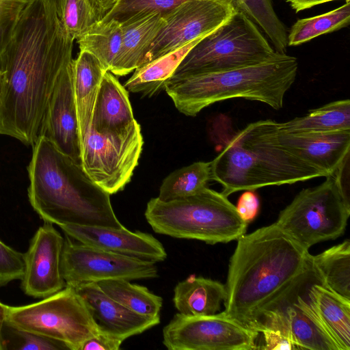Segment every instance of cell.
Returning <instances> with one entry per match:
<instances>
[{"label":"cell","mask_w":350,"mask_h":350,"mask_svg":"<svg viewBox=\"0 0 350 350\" xmlns=\"http://www.w3.org/2000/svg\"><path fill=\"white\" fill-rule=\"evenodd\" d=\"M74 40L55 0H31L0 55V135L33 146L62 71L73 61Z\"/></svg>","instance_id":"obj_1"},{"label":"cell","mask_w":350,"mask_h":350,"mask_svg":"<svg viewBox=\"0 0 350 350\" xmlns=\"http://www.w3.org/2000/svg\"><path fill=\"white\" fill-rule=\"evenodd\" d=\"M311 264L308 250L275 223L242 235L230 259L224 312L257 332L264 308Z\"/></svg>","instance_id":"obj_2"},{"label":"cell","mask_w":350,"mask_h":350,"mask_svg":"<svg viewBox=\"0 0 350 350\" xmlns=\"http://www.w3.org/2000/svg\"><path fill=\"white\" fill-rule=\"evenodd\" d=\"M27 167L29 202L44 221L62 225L124 226L113 209L110 195L53 144L39 136Z\"/></svg>","instance_id":"obj_3"},{"label":"cell","mask_w":350,"mask_h":350,"mask_svg":"<svg viewBox=\"0 0 350 350\" xmlns=\"http://www.w3.org/2000/svg\"><path fill=\"white\" fill-rule=\"evenodd\" d=\"M296 57L278 54L266 62L226 71L170 79L164 90L176 108L187 116L231 98L258 101L280 109L295 81Z\"/></svg>","instance_id":"obj_4"},{"label":"cell","mask_w":350,"mask_h":350,"mask_svg":"<svg viewBox=\"0 0 350 350\" xmlns=\"http://www.w3.org/2000/svg\"><path fill=\"white\" fill-rule=\"evenodd\" d=\"M144 215L156 233L211 245L237 240L245 234L248 225L227 196L207 187L171 201L151 198Z\"/></svg>","instance_id":"obj_5"},{"label":"cell","mask_w":350,"mask_h":350,"mask_svg":"<svg viewBox=\"0 0 350 350\" xmlns=\"http://www.w3.org/2000/svg\"><path fill=\"white\" fill-rule=\"evenodd\" d=\"M278 53L259 27L237 10L191 48L170 79L254 65L272 59Z\"/></svg>","instance_id":"obj_6"},{"label":"cell","mask_w":350,"mask_h":350,"mask_svg":"<svg viewBox=\"0 0 350 350\" xmlns=\"http://www.w3.org/2000/svg\"><path fill=\"white\" fill-rule=\"evenodd\" d=\"M5 325L30 332L81 350L100 329L83 299L70 285L28 305L9 306Z\"/></svg>","instance_id":"obj_7"},{"label":"cell","mask_w":350,"mask_h":350,"mask_svg":"<svg viewBox=\"0 0 350 350\" xmlns=\"http://www.w3.org/2000/svg\"><path fill=\"white\" fill-rule=\"evenodd\" d=\"M350 203L345 199L335 176L302 189L279 214L275 224L304 249L335 239L345 230Z\"/></svg>","instance_id":"obj_8"},{"label":"cell","mask_w":350,"mask_h":350,"mask_svg":"<svg viewBox=\"0 0 350 350\" xmlns=\"http://www.w3.org/2000/svg\"><path fill=\"white\" fill-rule=\"evenodd\" d=\"M322 280L312 262L262 310L256 331L278 329L290 334L297 349L340 350L310 304L308 290Z\"/></svg>","instance_id":"obj_9"},{"label":"cell","mask_w":350,"mask_h":350,"mask_svg":"<svg viewBox=\"0 0 350 350\" xmlns=\"http://www.w3.org/2000/svg\"><path fill=\"white\" fill-rule=\"evenodd\" d=\"M143 144L137 122L119 131L98 133L90 128L81 142V165L95 184L115 194L130 182Z\"/></svg>","instance_id":"obj_10"},{"label":"cell","mask_w":350,"mask_h":350,"mask_svg":"<svg viewBox=\"0 0 350 350\" xmlns=\"http://www.w3.org/2000/svg\"><path fill=\"white\" fill-rule=\"evenodd\" d=\"M259 333L224 312L210 315L174 314L163 329V344L169 350H252Z\"/></svg>","instance_id":"obj_11"},{"label":"cell","mask_w":350,"mask_h":350,"mask_svg":"<svg viewBox=\"0 0 350 350\" xmlns=\"http://www.w3.org/2000/svg\"><path fill=\"white\" fill-rule=\"evenodd\" d=\"M66 234L61 270L66 284L158 277L155 263L86 245Z\"/></svg>","instance_id":"obj_12"},{"label":"cell","mask_w":350,"mask_h":350,"mask_svg":"<svg viewBox=\"0 0 350 350\" xmlns=\"http://www.w3.org/2000/svg\"><path fill=\"white\" fill-rule=\"evenodd\" d=\"M237 10L232 3L220 0L186 1L163 17L164 23L150 45L142 65L209 33Z\"/></svg>","instance_id":"obj_13"},{"label":"cell","mask_w":350,"mask_h":350,"mask_svg":"<svg viewBox=\"0 0 350 350\" xmlns=\"http://www.w3.org/2000/svg\"><path fill=\"white\" fill-rule=\"evenodd\" d=\"M64 242L51 223L44 222L37 230L24 254L21 288L26 295L44 298L66 286L61 270Z\"/></svg>","instance_id":"obj_14"},{"label":"cell","mask_w":350,"mask_h":350,"mask_svg":"<svg viewBox=\"0 0 350 350\" xmlns=\"http://www.w3.org/2000/svg\"><path fill=\"white\" fill-rule=\"evenodd\" d=\"M72 62L62 71L55 83L38 137H44L59 151L81 165V142L73 90Z\"/></svg>","instance_id":"obj_15"},{"label":"cell","mask_w":350,"mask_h":350,"mask_svg":"<svg viewBox=\"0 0 350 350\" xmlns=\"http://www.w3.org/2000/svg\"><path fill=\"white\" fill-rule=\"evenodd\" d=\"M71 239L93 247L154 263L162 262L167 252L152 234L141 231L100 226L62 225L59 226Z\"/></svg>","instance_id":"obj_16"},{"label":"cell","mask_w":350,"mask_h":350,"mask_svg":"<svg viewBox=\"0 0 350 350\" xmlns=\"http://www.w3.org/2000/svg\"><path fill=\"white\" fill-rule=\"evenodd\" d=\"M87 304L100 331L122 340L140 334L160 323V317L137 314L109 297L94 282L68 284Z\"/></svg>","instance_id":"obj_17"},{"label":"cell","mask_w":350,"mask_h":350,"mask_svg":"<svg viewBox=\"0 0 350 350\" xmlns=\"http://www.w3.org/2000/svg\"><path fill=\"white\" fill-rule=\"evenodd\" d=\"M278 139L286 150L327 176L332 175L350 154V129L301 135L279 131Z\"/></svg>","instance_id":"obj_18"},{"label":"cell","mask_w":350,"mask_h":350,"mask_svg":"<svg viewBox=\"0 0 350 350\" xmlns=\"http://www.w3.org/2000/svg\"><path fill=\"white\" fill-rule=\"evenodd\" d=\"M135 122L127 90L107 71L98 89L90 128L98 133L119 131Z\"/></svg>","instance_id":"obj_19"},{"label":"cell","mask_w":350,"mask_h":350,"mask_svg":"<svg viewBox=\"0 0 350 350\" xmlns=\"http://www.w3.org/2000/svg\"><path fill=\"white\" fill-rule=\"evenodd\" d=\"M163 23V18L159 14H154L121 25V45L109 71L122 77L141 66L150 45Z\"/></svg>","instance_id":"obj_20"},{"label":"cell","mask_w":350,"mask_h":350,"mask_svg":"<svg viewBox=\"0 0 350 350\" xmlns=\"http://www.w3.org/2000/svg\"><path fill=\"white\" fill-rule=\"evenodd\" d=\"M107 69L92 53L80 51L72 62V83L81 142L91 126L92 116L102 79Z\"/></svg>","instance_id":"obj_21"},{"label":"cell","mask_w":350,"mask_h":350,"mask_svg":"<svg viewBox=\"0 0 350 350\" xmlns=\"http://www.w3.org/2000/svg\"><path fill=\"white\" fill-rule=\"evenodd\" d=\"M226 297L225 284L191 275L174 287L173 303L178 313L182 314L210 315L220 310Z\"/></svg>","instance_id":"obj_22"},{"label":"cell","mask_w":350,"mask_h":350,"mask_svg":"<svg viewBox=\"0 0 350 350\" xmlns=\"http://www.w3.org/2000/svg\"><path fill=\"white\" fill-rule=\"evenodd\" d=\"M311 306L340 350H350V299L321 284L308 290Z\"/></svg>","instance_id":"obj_23"},{"label":"cell","mask_w":350,"mask_h":350,"mask_svg":"<svg viewBox=\"0 0 350 350\" xmlns=\"http://www.w3.org/2000/svg\"><path fill=\"white\" fill-rule=\"evenodd\" d=\"M350 129V100L332 101L321 107L310 110L301 117L285 122H278L281 133L301 135L328 133Z\"/></svg>","instance_id":"obj_24"},{"label":"cell","mask_w":350,"mask_h":350,"mask_svg":"<svg viewBox=\"0 0 350 350\" xmlns=\"http://www.w3.org/2000/svg\"><path fill=\"white\" fill-rule=\"evenodd\" d=\"M204 36L138 67L124 86L127 91L140 93L144 96H152L157 94L164 90L165 83L187 53Z\"/></svg>","instance_id":"obj_25"},{"label":"cell","mask_w":350,"mask_h":350,"mask_svg":"<svg viewBox=\"0 0 350 350\" xmlns=\"http://www.w3.org/2000/svg\"><path fill=\"white\" fill-rule=\"evenodd\" d=\"M312 262L325 287L350 299V241L348 239L312 256Z\"/></svg>","instance_id":"obj_26"},{"label":"cell","mask_w":350,"mask_h":350,"mask_svg":"<svg viewBox=\"0 0 350 350\" xmlns=\"http://www.w3.org/2000/svg\"><path fill=\"white\" fill-rule=\"evenodd\" d=\"M97 284L109 297L129 310L144 316L160 317L163 299L147 287L127 280H103Z\"/></svg>","instance_id":"obj_27"},{"label":"cell","mask_w":350,"mask_h":350,"mask_svg":"<svg viewBox=\"0 0 350 350\" xmlns=\"http://www.w3.org/2000/svg\"><path fill=\"white\" fill-rule=\"evenodd\" d=\"M350 22V1L326 13L297 20L287 34V45L297 46L321 35L347 27Z\"/></svg>","instance_id":"obj_28"},{"label":"cell","mask_w":350,"mask_h":350,"mask_svg":"<svg viewBox=\"0 0 350 350\" xmlns=\"http://www.w3.org/2000/svg\"><path fill=\"white\" fill-rule=\"evenodd\" d=\"M122 25L115 20L99 21L77 41L80 51L94 55L109 70L120 49Z\"/></svg>","instance_id":"obj_29"},{"label":"cell","mask_w":350,"mask_h":350,"mask_svg":"<svg viewBox=\"0 0 350 350\" xmlns=\"http://www.w3.org/2000/svg\"><path fill=\"white\" fill-rule=\"evenodd\" d=\"M210 180L211 162H195L170 173L163 180L157 198L167 202L194 195Z\"/></svg>","instance_id":"obj_30"},{"label":"cell","mask_w":350,"mask_h":350,"mask_svg":"<svg viewBox=\"0 0 350 350\" xmlns=\"http://www.w3.org/2000/svg\"><path fill=\"white\" fill-rule=\"evenodd\" d=\"M239 10L248 16L271 41L274 49L286 53L287 31L275 12L271 0H237Z\"/></svg>","instance_id":"obj_31"},{"label":"cell","mask_w":350,"mask_h":350,"mask_svg":"<svg viewBox=\"0 0 350 350\" xmlns=\"http://www.w3.org/2000/svg\"><path fill=\"white\" fill-rule=\"evenodd\" d=\"M187 0H119L100 20H115L120 25L159 14L163 18Z\"/></svg>","instance_id":"obj_32"},{"label":"cell","mask_w":350,"mask_h":350,"mask_svg":"<svg viewBox=\"0 0 350 350\" xmlns=\"http://www.w3.org/2000/svg\"><path fill=\"white\" fill-rule=\"evenodd\" d=\"M55 3L61 23L74 40L99 21L91 0H55Z\"/></svg>","instance_id":"obj_33"},{"label":"cell","mask_w":350,"mask_h":350,"mask_svg":"<svg viewBox=\"0 0 350 350\" xmlns=\"http://www.w3.org/2000/svg\"><path fill=\"white\" fill-rule=\"evenodd\" d=\"M24 270V254L0 240V287L14 280H21Z\"/></svg>","instance_id":"obj_34"},{"label":"cell","mask_w":350,"mask_h":350,"mask_svg":"<svg viewBox=\"0 0 350 350\" xmlns=\"http://www.w3.org/2000/svg\"><path fill=\"white\" fill-rule=\"evenodd\" d=\"M31 0H0V55L23 10Z\"/></svg>","instance_id":"obj_35"},{"label":"cell","mask_w":350,"mask_h":350,"mask_svg":"<svg viewBox=\"0 0 350 350\" xmlns=\"http://www.w3.org/2000/svg\"><path fill=\"white\" fill-rule=\"evenodd\" d=\"M10 329L18 339L17 342L14 343L11 349L20 350L68 349L65 345L58 341L30 332Z\"/></svg>","instance_id":"obj_36"},{"label":"cell","mask_w":350,"mask_h":350,"mask_svg":"<svg viewBox=\"0 0 350 350\" xmlns=\"http://www.w3.org/2000/svg\"><path fill=\"white\" fill-rule=\"evenodd\" d=\"M260 333L263 334L265 345L260 349L269 350L297 349L290 334L278 329L265 328Z\"/></svg>","instance_id":"obj_37"},{"label":"cell","mask_w":350,"mask_h":350,"mask_svg":"<svg viewBox=\"0 0 350 350\" xmlns=\"http://www.w3.org/2000/svg\"><path fill=\"white\" fill-rule=\"evenodd\" d=\"M260 201L254 190H246L239 197L236 209L241 219L247 224L253 221L258 213Z\"/></svg>","instance_id":"obj_38"},{"label":"cell","mask_w":350,"mask_h":350,"mask_svg":"<svg viewBox=\"0 0 350 350\" xmlns=\"http://www.w3.org/2000/svg\"><path fill=\"white\" fill-rule=\"evenodd\" d=\"M123 340L109 334L100 332L96 336L88 340L81 350H118Z\"/></svg>","instance_id":"obj_39"},{"label":"cell","mask_w":350,"mask_h":350,"mask_svg":"<svg viewBox=\"0 0 350 350\" xmlns=\"http://www.w3.org/2000/svg\"><path fill=\"white\" fill-rule=\"evenodd\" d=\"M296 12L336 0H286ZM346 1L350 0H345Z\"/></svg>","instance_id":"obj_40"},{"label":"cell","mask_w":350,"mask_h":350,"mask_svg":"<svg viewBox=\"0 0 350 350\" xmlns=\"http://www.w3.org/2000/svg\"><path fill=\"white\" fill-rule=\"evenodd\" d=\"M100 21L111 10L119 0H91Z\"/></svg>","instance_id":"obj_41"},{"label":"cell","mask_w":350,"mask_h":350,"mask_svg":"<svg viewBox=\"0 0 350 350\" xmlns=\"http://www.w3.org/2000/svg\"><path fill=\"white\" fill-rule=\"evenodd\" d=\"M8 308V306L0 301V350L5 349L3 330L4 326H5Z\"/></svg>","instance_id":"obj_42"},{"label":"cell","mask_w":350,"mask_h":350,"mask_svg":"<svg viewBox=\"0 0 350 350\" xmlns=\"http://www.w3.org/2000/svg\"><path fill=\"white\" fill-rule=\"evenodd\" d=\"M220 1L229 2V3H232L238 10H239L237 0H220Z\"/></svg>","instance_id":"obj_43"},{"label":"cell","mask_w":350,"mask_h":350,"mask_svg":"<svg viewBox=\"0 0 350 350\" xmlns=\"http://www.w3.org/2000/svg\"><path fill=\"white\" fill-rule=\"evenodd\" d=\"M2 84H3V73H2V71L0 70V98H1V94Z\"/></svg>","instance_id":"obj_44"}]
</instances>
